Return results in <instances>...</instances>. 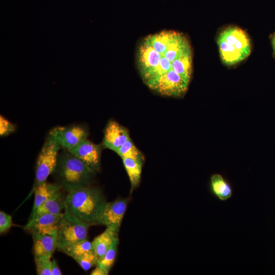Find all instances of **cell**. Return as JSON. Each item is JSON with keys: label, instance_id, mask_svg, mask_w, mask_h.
Returning a JSON list of instances; mask_svg holds the SVG:
<instances>
[{"label": "cell", "instance_id": "44dd1931", "mask_svg": "<svg viewBox=\"0 0 275 275\" xmlns=\"http://www.w3.org/2000/svg\"><path fill=\"white\" fill-rule=\"evenodd\" d=\"M81 268L87 271L95 265H97L98 257L94 251H91L74 259Z\"/></svg>", "mask_w": 275, "mask_h": 275}, {"label": "cell", "instance_id": "6da1fadb", "mask_svg": "<svg viewBox=\"0 0 275 275\" xmlns=\"http://www.w3.org/2000/svg\"><path fill=\"white\" fill-rule=\"evenodd\" d=\"M138 69L145 84L165 96L183 97L193 73V52L182 33L163 30L141 41L136 51Z\"/></svg>", "mask_w": 275, "mask_h": 275}, {"label": "cell", "instance_id": "30bf717a", "mask_svg": "<svg viewBox=\"0 0 275 275\" xmlns=\"http://www.w3.org/2000/svg\"><path fill=\"white\" fill-rule=\"evenodd\" d=\"M130 138L128 130L115 121H110L104 130L103 146L115 152Z\"/></svg>", "mask_w": 275, "mask_h": 275}, {"label": "cell", "instance_id": "8fae6325", "mask_svg": "<svg viewBox=\"0 0 275 275\" xmlns=\"http://www.w3.org/2000/svg\"><path fill=\"white\" fill-rule=\"evenodd\" d=\"M34 258L50 259L57 246V236L32 234Z\"/></svg>", "mask_w": 275, "mask_h": 275}, {"label": "cell", "instance_id": "ffe728a7", "mask_svg": "<svg viewBox=\"0 0 275 275\" xmlns=\"http://www.w3.org/2000/svg\"><path fill=\"white\" fill-rule=\"evenodd\" d=\"M118 244L119 239L118 238L114 241L103 256L98 260L97 265L103 267L109 271L116 259Z\"/></svg>", "mask_w": 275, "mask_h": 275}, {"label": "cell", "instance_id": "ac0fdd59", "mask_svg": "<svg viewBox=\"0 0 275 275\" xmlns=\"http://www.w3.org/2000/svg\"><path fill=\"white\" fill-rule=\"evenodd\" d=\"M58 250L75 259L86 252L93 251L94 248L92 241L91 242L88 239H86L62 246Z\"/></svg>", "mask_w": 275, "mask_h": 275}, {"label": "cell", "instance_id": "8992f818", "mask_svg": "<svg viewBox=\"0 0 275 275\" xmlns=\"http://www.w3.org/2000/svg\"><path fill=\"white\" fill-rule=\"evenodd\" d=\"M90 226L64 211L58 231L57 249L88 239V229Z\"/></svg>", "mask_w": 275, "mask_h": 275}, {"label": "cell", "instance_id": "7c38bea8", "mask_svg": "<svg viewBox=\"0 0 275 275\" xmlns=\"http://www.w3.org/2000/svg\"><path fill=\"white\" fill-rule=\"evenodd\" d=\"M88 135L87 130L79 125L62 127L60 137L61 147L69 151L87 139Z\"/></svg>", "mask_w": 275, "mask_h": 275}, {"label": "cell", "instance_id": "cb8c5ba5", "mask_svg": "<svg viewBox=\"0 0 275 275\" xmlns=\"http://www.w3.org/2000/svg\"><path fill=\"white\" fill-rule=\"evenodd\" d=\"M13 225L12 217L3 211H0V232H7Z\"/></svg>", "mask_w": 275, "mask_h": 275}, {"label": "cell", "instance_id": "4316f807", "mask_svg": "<svg viewBox=\"0 0 275 275\" xmlns=\"http://www.w3.org/2000/svg\"><path fill=\"white\" fill-rule=\"evenodd\" d=\"M270 39L272 49V57L275 59V32L270 35Z\"/></svg>", "mask_w": 275, "mask_h": 275}, {"label": "cell", "instance_id": "e0dca14e", "mask_svg": "<svg viewBox=\"0 0 275 275\" xmlns=\"http://www.w3.org/2000/svg\"><path fill=\"white\" fill-rule=\"evenodd\" d=\"M122 161L130 182L132 192L140 184L143 162L130 158H123Z\"/></svg>", "mask_w": 275, "mask_h": 275}, {"label": "cell", "instance_id": "52a82bcc", "mask_svg": "<svg viewBox=\"0 0 275 275\" xmlns=\"http://www.w3.org/2000/svg\"><path fill=\"white\" fill-rule=\"evenodd\" d=\"M63 213L45 214L28 221L23 229L32 234L38 233L57 236L63 219Z\"/></svg>", "mask_w": 275, "mask_h": 275}, {"label": "cell", "instance_id": "d4e9b609", "mask_svg": "<svg viewBox=\"0 0 275 275\" xmlns=\"http://www.w3.org/2000/svg\"><path fill=\"white\" fill-rule=\"evenodd\" d=\"M96 268L93 269L91 273V275H107L109 271L103 267L99 265H96Z\"/></svg>", "mask_w": 275, "mask_h": 275}, {"label": "cell", "instance_id": "3957f363", "mask_svg": "<svg viewBox=\"0 0 275 275\" xmlns=\"http://www.w3.org/2000/svg\"><path fill=\"white\" fill-rule=\"evenodd\" d=\"M56 173L59 184L68 193L91 185L96 172L69 151L59 156Z\"/></svg>", "mask_w": 275, "mask_h": 275}, {"label": "cell", "instance_id": "9a60e30c", "mask_svg": "<svg viewBox=\"0 0 275 275\" xmlns=\"http://www.w3.org/2000/svg\"><path fill=\"white\" fill-rule=\"evenodd\" d=\"M61 187L59 184L46 182L36 187L31 193L34 192V202L32 210L33 212L39 206L46 200L60 191Z\"/></svg>", "mask_w": 275, "mask_h": 275}, {"label": "cell", "instance_id": "484cf974", "mask_svg": "<svg viewBox=\"0 0 275 275\" xmlns=\"http://www.w3.org/2000/svg\"><path fill=\"white\" fill-rule=\"evenodd\" d=\"M51 271L52 275H61L62 272L55 259L51 260Z\"/></svg>", "mask_w": 275, "mask_h": 275}, {"label": "cell", "instance_id": "2e32d148", "mask_svg": "<svg viewBox=\"0 0 275 275\" xmlns=\"http://www.w3.org/2000/svg\"><path fill=\"white\" fill-rule=\"evenodd\" d=\"M210 187L212 193L221 201L227 200L232 195L231 185L219 174L211 176Z\"/></svg>", "mask_w": 275, "mask_h": 275}, {"label": "cell", "instance_id": "7402d4cb", "mask_svg": "<svg viewBox=\"0 0 275 275\" xmlns=\"http://www.w3.org/2000/svg\"><path fill=\"white\" fill-rule=\"evenodd\" d=\"M51 259L35 258L36 271L38 275H52L51 271Z\"/></svg>", "mask_w": 275, "mask_h": 275}, {"label": "cell", "instance_id": "5bb4252c", "mask_svg": "<svg viewBox=\"0 0 275 275\" xmlns=\"http://www.w3.org/2000/svg\"><path fill=\"white\" fill-rule=\"evenodd\" d=\"M119 230L113 227H106L100 235L92 241L94 250L98 260L102 258L109 249L114 241L118 238Z\"/></svg>", "mask_w": 275, "mask_h": 275}, {"label": "cell", "instance_id": "4fadbf2b", "mask_svg": "<svg viewBox=\"0 0 275 275\" xmlns=\"http://www.w3.org/2000/svg\"><path fill=\"white\" fill-rule=\"evenodd\" d=\"M65 196H63L60 191L46 200L31 213L29 221L45 214L62 213V210L65 209Z\"/></svg>", "mask_w": 275, "mask_h": 275}, {"label": "cell", "instance_id": "9c48e42d", "mask_svg": "<svg viewBox=\"0 0 275 275\" xmlns=\"http://www.w3.org/2000/svg\"><path fill=\"white\" fill-rule=\"evenodd\" d=\"M69 152L96 173L100 168L101 146L87 139Z\"/></svg>", "mask_w": 275, "mask_h": 275}, {"label": "cell", "instance_id": "ba28073f", "mask_svg": "<svg viewBox=\"0 0 275 275\" xmlns=\"http://www.w3.org/2000/svg\"><path fill=\"white\" fill-rule=\"evenodd\" d=\"M127 204V199H119L106 202L99 217L98 224L120 230Z\"/></svg>", "mask_w": 275, "mask_h": 275}, {"label": "cell", "instance_id": "7a4b0ae2", "mask_svg": "<svg viewBox=\"0 0 275 275\" xmlns=\"http://www.w3.org/2000/svg\"><path fill=\"white\" fill-rule=\"evenodd\" d=\"M106 203L101 189L89 185L68 193L64 211L90 225H97Z\"/></svg>", "mask_w": 275, "mask_h": 275}, {"label": "cell", "instance_id": "d6986e66", "mask_svg": "<svg viewBox=\"0 0 275 275\" xmlns=\"http://www.w3.org/2000/svg\"><path fill=\"white\" fill-rule=\"evenodd\" d=\"M122 158H130L143 162L144 158L142 153L138 150L132 140L129 139L116 152Z\"/></svg>", "mask_w": 275, "mask_h": 275}, {"label": "cell", "instance_id": "603a6c76", "mask_svg": "<svg viewBox=\"0 0 275 275\" xmlns=\"http://www.w3.org/2000/svg\"><path fill=\"white\" fill-rule=\"evenodd\" d=\"M15 126L11 122L5 118L3 116H0V135L1 136H7L15 131Z\"/></svg>", "mask_w": 275, "mask_h": 275}, {"label": "cell", "instance_id": "277c9868", "mask_svg": "<svg viewBox=\"0 0 275 275\" xmlns=\"http://www.w3.org/2000/svg\"><path fill=\"white\" fill-rule=\"evenodd\" d=\"M217 43L221 59L227 66L242 62L251 52V42L248 34L237 26H229L221 31Z\"/></svg>", "mask_w": 275, "mask_h": 275}, {"label": "cell", "instance_id": "5b68a950", "mask_svg": "<svg viewBox=\"0 0 275 275\" xmlns=\"http://www.w3.org/2000/svg\"><path fill=\"white\" fill-rule=\"evenodd\" d=\"M62 128V127H56L48 133L37 160L35 180L32 190L46 182L56 168L59 151L62 147L60 142Z\"/></svg>", "mask_w": 275, "mask_h": 275}]
</instances>
